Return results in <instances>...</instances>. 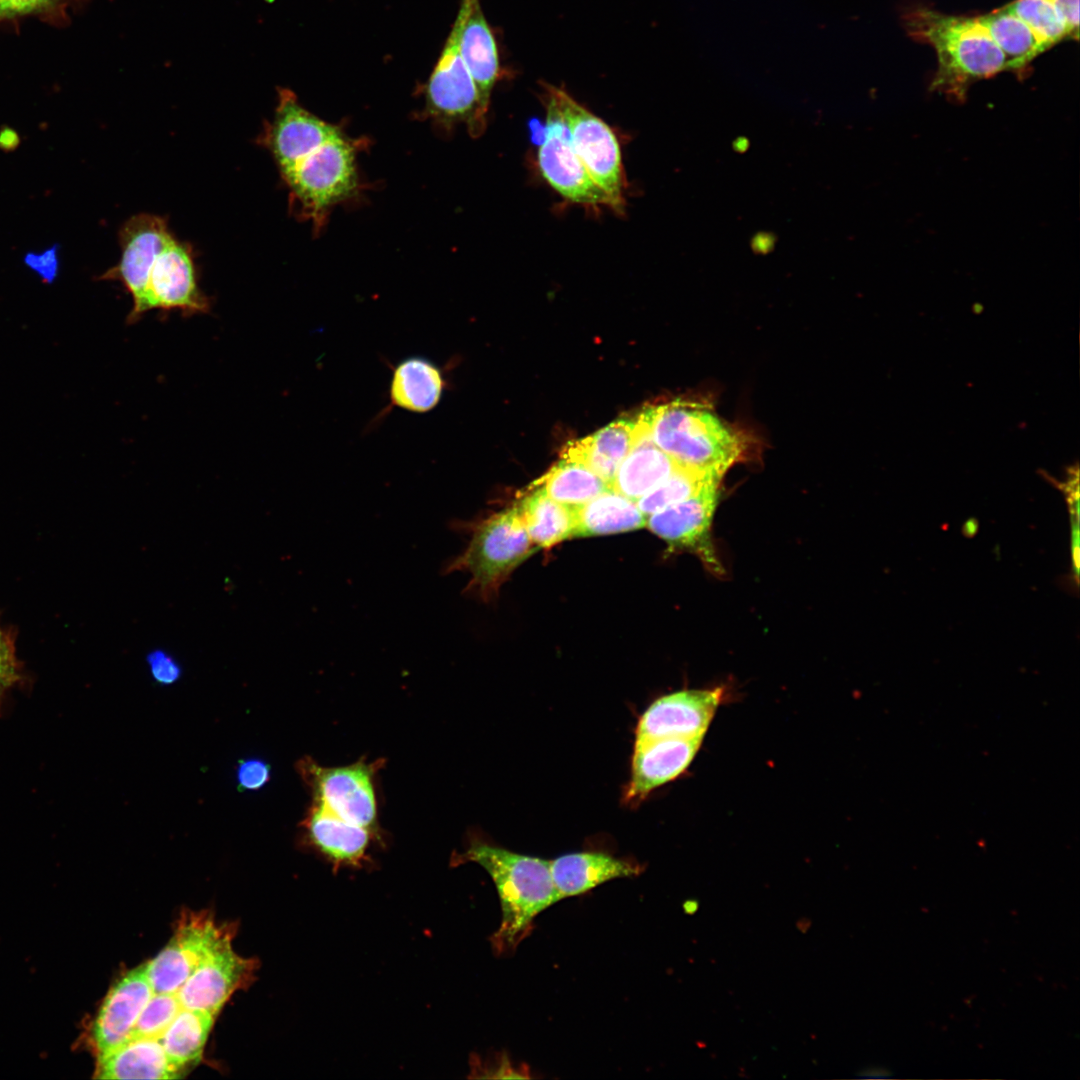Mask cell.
Listing matches in <instances>:
<instances>
[{
	"label": "cell",
	"mask_w": 1080,
	"mask_h": 1080,
	"mask_svg": "<svg viewBox=\"0 0 1080 1080\" xmlns=\"http://www.w3.org/2000/svg\"><path fill=\"white\" fill-rule=\"evenodd\" d=\"M637 417L651 441L679 466L719 479L749 449L746 435L723 422L705 401L671 400Z\"/></svg>",
	"instance_id": "obj_1"
},
{
	"label": "cell",
	"mask_w": 1080,
	"mask_h": 1080,
	"mask_svg": "<svg viewBox=\"0 0 1080 1080\" xmlns=\"http://www.w3.org/2000/svg\"><path fill=\"white\" fill-rule=\"evenodd\" d=\"M452 864L474 862L483 867L495 884L501 921L491 935L496 955H509L530 934L535 918L560 898L549 860L520 854L483 841H473Z\"/></svg>",
	"instance_id": "obj_2"
},
{
	"label": "cell",
	"mask_w": 1080,
	"mask_h": 1080,
	"mask_svg": "<svg viewBox=\"0 0 1080 1080\" xmlns=\"http://www.w3.org/2000/svg\"><path fill=\"white\" fill-rule=\"evenodd\" d=\"M912 38L932 46L938 69L931 88L957 98L969 85L1006 70L1005 58L977 18L918 8L905 17Z\"/></svg>",
	"instance_id": "obj_3"
},
{
	"label": "cell",
	"mask_w": 1080,
	"mask_h": 1080,
	"mask_svg": "<svg viewBox=\"0 0 1080 1080\" xmlns=\"http://www.w3.org/2000/svg\"><path fill=\"white\" fill-rule=\"evenodd\" d=\"M451 528L468 531L469 541L464 551L444 565L443 574L468 573L470 580L464 592L483 601H490L512 571L538 548L517 506L474 523L455 521Z\"/></svg>",
	"instance_id": "obj_4"
},
{
	"label": "cell",
	"mask_w": 1080,
	"mask_h": 1080,
	"mask_svg": "<svg viewBox=\"0 0 1080 1080\" xmlns=\"http://www.w3.org/2000/svg\"><path fill=\"white\" fill-rule=\"evenodd\" d=\"M357 146L339 128L325 142L279 171L296 216L312 221L320 229L329 211L355 194L359 185Z\"/></svg>",
	"instance_id": "obj_5"
},
{
	"label": "cell",
	"mask_w": 1080,
	"mask_h": 1080,
	"mask_svg": "<svg viewBox=\"0 0 1080 1080\" xmlns=\"http://www.w3.org/2000/svg\"><path fill=\"white\" fill-rule=\"evenodd\" d=\"M549 99L565 122L573 146L596 184L611 198L615 211L625 205L626 180L618 139L601 118L594 115L564 90L546 85Z\"/></svg>",
	"instance_id": "obj_6"
},
{
	"label": "cell",
	"mask_w": 1080,
	"mask_h": 1080,
	"mask_svg": "<svg viewBox=\"0 0 1080 1080\" xmlns=\"http://www.w3.org/2000/svg\"><path fill=\"white\" fill-rule=\"evenodd\" d=\"M425 114L446 127L466 123L473 137L486 127L474 80L459 51L454 22L441 54L424 86Z\"/></svg>",
	"instance_id": "obj_7"
},
{
	"label": "cell",
	"mask_w": 1080,
	"mask_h": 1080,
	"mask_svg": "<svg viewBox=\"0 0 1080 1080\" xmlns=\"http://www.w3.org/2000/svg\"><path fill=\"white\" fill-rule=\"evenodd\" d=\"M231 939V928L208 913H183L167 946L145 964L153 992L177 994L200 963Z\"/></svg>",
	"instance_id": "obj_8"
},
{
	"label": "cell",
	"mask_w": 1080,
	"mask_h": 1080,
	"mask_svg": "<svg viewBox=\"0 0 1080 1080\" xmlns=\"http://www.w3.org/2000/svg\"><path fill=\"white\" fill-rule=\"evenodd\" d=\"M297 767L311 788L313 803L348 822L370 830L375 828L374 765L357 762L343 767H323L311 759H303Z\"/></svg>",
	"instance_id": "obj_9"
},
{
	"label": "cell",
	"mask_w": 1080,
	"mask_h": 1080,
	"mask_svg": "<svg viewBox=\"0 0 1080 1080\" xmlns=\"http://www.w3.org/2000/svg\"><path fill=\"white\" fill-rule=\"evenodd\" d=\"M149 309L206 313L210 303L198 286L191 248L171 231L154 246L146 266Z\"/></svg>",
	"instance_id": "obj_10"
},
{
	"label": "cell",
	"mask_w": 1080,
	"mask_h": 1080,
	"mask_svg": "<svg viewBox=\"0 0 1080 1080\" xmlns=\"http://www.w3.org/2000/svg\"><path fill=\"white\" fill-rule=\"evenodd\" d=\"M545 139L537 153L538 168L545 181L566 200L586 206H608L611 198L592 179L578 156L569 130L553 103L546 98Z\"/></svg>",
	"instance_id": "obj_11"
},
{
	"label": "cell",
	"mask_w": 1080,
	"mask_h": 1080,
	"mask_svg": "<svg viewBox=\"0 0 1080 1080\" xmlns=\"http://www.w3.org/2000/svg\"><path fill=\"white\" fill-rule=\"evenodd\" d=\"M720 481L707 483L693 496L664 508L646 519L648 528L673 548L695 552L713 572L721 566L710 539Z\"/></svg>",
	"instance_id": "obj_12"
},
{
	"label": "cell",
	"mask_w": 1080,
	"mask_h": 1080,
	"mask_svg": "<svg viewBox=\"0 0 1080 1080\" xmlns=\"http://www.w3.org/2000/svg\"><path fill=\"white\" fill-rule=\"evenodd\" d=\"M723 697L720 687L682 690L662 696L639 718L635 741L704 737Z\"/></svg>",
	"instance_id": "obj_13"
},
{
	"label": "cell",
	"mask_w": 1080,
	"mask_h": 1080,
	"mask_svg": "<svg viewBox=\"0 0 1080 1080\" xmlns=\"http://www.w3.org/2000/svg\"><path fill=\"white\" fill-rule=\"evenodd\" d=\"M338 129L305 109L291 90L281 88L272 121L265 123L259 143L269 150L280 171L325 142Z\"/></svg>",
	"instance_id": "obj_14"
},
{
	"label": "cell",
	"mask_w": 1080,
	"mask_h": 1080,
	"mask_svg": "<svg viewBox=\"0 0 1080 1080\" xmlns=\"http://www.w3.org/2000/svg\"><path fill=\"white\" fill-rule=\"evenodd\" d=\"M704 737H667L635 741L631 776L623 800L642 801L654 789L674 780L690 765Z\"/></svg>",
	"instance_id": "obj_15"
},
{
	"label": "cell",
	"mask_w": 1080,
	"mask_h": 1080,
	"mask_svg": "<svg viewBox=\"0 0 1080 1080\" xmlns=\"http://www.w3.org/2000/svg\"><path fill=\"white\" fill-rule=\"evenodd\" d=\"M255 962L237 955L231 942L209 955L177 992L181 1006L212 1015L236 990L247 985Z\"/></svg>",
	"instance_id": "obj_16"
},
{
	"label": "cell",
	"mask_w": 1080,
	"mask_h": 1080,
	"mask_svg": "<svg viewBox=\"0 0 1080 1080\" xmlns=\"http://www.w3.org/2000/svg\"><path fill=\"white\" fill-rule=\"evenodd\" d=\"M153 993L145 964L127 972L112 986L92 1025V1041L98 1056L131 1038Z\"/></svg>",
	"instance_id": "obj_17"
},
{
	"label": "cell",
	"mask_w": 1080,
	"mask_h": 1080,
	"mask_svg": "<svg viewBox=\"0 0 1080 1080\" xmlns=\"http://www.w3.org/2000/svg\"><path fill=\"white\" fill-rule=\"evenodd\" d=\"M455 23L460 54L476 85L481 107L487 113L501 66L496 39L480 0H461Z\"/></svg>",
	"instance_id": "obj_18"
},
{
	"label": "cell",
	"mask_w": 1080,
	"mask_h": 1080,
	"mask_svg": "<svg viewBox=\"0 0 1080 1080\" xmlns=\"http://www.w3.org/2000/svg\"><path fill=\"white\" fill-rule=\"evenodd\" d=\"M302 826L310 844L334 870L341 866L361 867L368 860L370 829L348 822L315 803Z\"/></svg>",
	"instance_id": "obj_19"
},
{
	"label": "cell",
	"mask_w": 1080,
	"mask_h": 1080,
	"mask_svg": "<svg viewBox=\"0 0 1080 1080\" xmlns=\"http://www.w3.org/2000/svg\"><path fill=\"white\" fill-rule=\"evenodd\" d=\"M549 864L560 900L579 896L614 879L637 876L642 871L636 862L594 851L561 855L549 860Z\"/></svg>",
	"instance_id": "obj_20"
},
{
	"label": "cell",
	"mask_w": 1080,
	"mask_h": 1080,
	"mask_svg": "<svg viewBox=\"0 0 1080 1080\" xmlns=\"http://www.w3.org/2000/svg\"><path fill=\"white\" fill-rule=\"evenodd\" d=\"M183 1069L170 1061L156 1038L131 1037L98 1056L96 1077L101 1079H174Z\"/></svg>",
	"instance_id": "obj_21"
},
{
	"label": "cell",
	"mask_w": 1080,
	"mask_h": 1080,
	"mask_svg": "<svg viewBox=\"0 0 1080 1080\" xmlns=\"http://www.w3.org/2000/svg\"><path fill=\"white\" fill-rule=\"evenodd\" d=\"M678 467L671 457L651 441L636 416L633 446L619 465L610 487L637 501Z\"/></svg>",
	"instance_id": "obj_22"
},
{
	"label": "cell",
	"mask_w": 1080,
	"mask_h": 1080,
	"mask_svg": "<svg viewBox=\"0 0 1080 1080\" xmlns=\"http://www.w3.org/2000/svg\"><path fill=\"white\" fill-rule=\"evenodd\" d=\"M636 417H623L596 433L571 442L561 456L577 460L609 485L634 443Z\"/></svg>",
	"instance_id": "obj_23"
},
{
	"label": "cell",
	"mask_w": 1080,
	"mask_h": 1080,
	"mask_svg": "<svg viewBox=\"0 0 1080 1080\" xmlns=\"http://www.w3.org/2000/svg\"><path fill=\"white\" fill-rule=\"evenodd\" d=\"M446 387L440 367L423 357H409L393 369L389 407L428 412L438 405Z\"/></svg>",
	"instance_id": "obj_24"
},
{
	"label": "cell",
	"mask_w": 1080,
	"mask_h": 1080,
	"mask_svg": "<svg viewBox=\"0 0 1080 1080\" xmlns=\"http://www.w3.org/2000/svg\"><path fill=\"white\" fill-rule=\"evenodd\" d=\"M574 537L606 535L642 528L646 516L636 501L614 491L611 487L575 508Z\"/></svg>",
	"instance_id": "obj_25"
},
{
	"label": "cell",
	"mask_w": 1080,
	"mask_h": 1080,
	"mask_svg": "<svg viewBox=\"0 0 1080 1080\" xmlns=\"http://www.w3.org/2000/svg\"><path fill=\"white\" fill-rule=\"evenodd\" d=\"M516 506L531 541L537 547L550 548L574 537L575 508L553 500L539 486Z\"/></svg>",
	"instance_id": "obj_26"
},
{
	"label": "cell",
	"mask_w": 1080,
	"mask_h": 1080,
	"mask_svg": "<svg viewBox=\"0 0 1080 1080\" xmlns=\"http://www.w3.org/2000/svg\"><path fill=\"white\" fill-rule=\"evenodd\" d=\"M1002 52L1006 70L1023 69L1049 47L1015 14L1005 7L977 17Z\"/></svg>",
	"instance_id": "obj_27"
},
{
	"label": "cell",
	"mask_w": 1080,
	"mask_h": 1080,
	"mask_svg": "<svg viewBox=\"0 0 1080 1080\" xmlns=\"http://www.w3.org/2000/svg\"><path fill=\"white\" fill-rule=\"evenodd\" d=\"M536 484L550 498L572 508L584 505L610 488L586 465L564 456Z\"/></svg>",
	"instance_id": "obj_28"
},
{
	"label": "cell",
	"mask_w": 1080,
	"mask_h": 1080,
	"mask_svg": "<svg viewBox=\"0 0 1080 1080\" xmlns=\"http://www.w3.org/2000/svg\"><path fill=\"white\" fill-rule=\"evenodd\" d=\"M214 1015L182 1008L159 1038L166 1055L175 1065L184 1068L201 1057Z\"/></svg>",
	"instance_id": "obj_29"
},
{
	"label": "cell",
	"mask_w": 1080,
	"mask_h": 1080,
	"mask_svg": "<svg viewBox=\"0 0 1080 1080\" xmlns=\"http://www.w3.org/2000/svg\"><path fill=\"white\" fill-rule=\"evenodd\" d=\"M721 479L679 466L670 476L647 492L636 503L650 516L698 493L707 483Z\"/></svg>",
	"instance_id": "obj_30"
},
{
	"label": "cell",
	"mask_w": 1080,
	"mask_h": 1080,
	"mask_svg": "<svg viewBox=\"0 0 1080 1080\" xmlns=\"http://www.w3.org/2000/svg\"><path fill=\"white\" fill-rule=\"evenodd\" d=\"M1049 48L1067 36L1066 28L1049 0H1015L1005 6Z\"/></svg>",
	"instance_id": "obj_31"
},
{
	"label": "cell",
	"mask_w": 1080,
	"mask_h": 1080,
	"mask_svg": "<svg viewBox=\"0 0 1080 1080\" xmlns=\"http://www.w3.org/2000/svg\"><path fill=\"white\" fill-rule=\"evenodd\" d=\"M182 1008L177 994L153 993L141 1012L131 1037L159 1039Z\"/></svg>",
	"instance_id": "obj_32"
},
{
	"label": "cell",
	"mask_w": 1080,
	"mask_h": 1080,
	"mask_svg": "<svg viewBox=\"0 0 1080 1080\" xmlns=\"http://www.w3.org/2000/svg\"><path fill=\"white\" fill-rule=\"evenodd\" d=\"M23 680L22 665L16 656L14 632L0 624V712L8 691Z\"/></svg>",
	"instance_id": "obj_33"
},
{
	"label": "cell",
	"mask_w": 1080,
	"mask_h": 1080,
	"mask_svg": "<svg viewBox=\"0 0 1080 1080\" xmlns=\"http://www.w3.org/2000/svg\"><path fill=\"white\" fill-rule=\"evenodd\" d=\"M146 662L154 681L161 685H171L182 676V667L166 650L157 648L146 655Z\"/></svg>",
	"instance_id": "obj_34"
},
{
	"label": "cell",
	"mask_w": 1080,
	"mask_h": 1080,
	"mask_svg": "<svg viewBox=\"0 0 1080 1080\" xmlns=\"http://www.w3.org/2000/svg\"><path fill=\"white\" fill-rule=\"evenodd\" d=\"M237 782L241 788L255 791L263 787L270 779V768L260 759L241 761L236 771Z\"/></svg>",
	"instance_id": "obj_35"
},
{
	"label": "cell",
	"mask_w": 1080,
	"mask_h": 1080,
	"mask_svg": "<svg viewBox=\"0 0 1080 1080\" xmlns=\"http://www.w3.org/2000/svg\"><path fill=\"white\" fill-rule=\"evenodd\" d=\"M61 1L63 0H0V20L38 12L53 7Z\"/></svg>",
	"instance_id": "obj_36"
},
{
	"label": "cell",
	"mask_w": 1080,
	"mask_h": 1080,
	"mask_svg": "<svg viewBox=\"0 0 1080 1080\" xmlns=\"http://www.w3.org/2000/svg\"><path fill=\"white\" fill-rule=\"evenodd\" d=\"M1066 28L1067 36L1078 39L1079 0H1049Z\"/></svg>",
	"instance_id": "obj_37"
},
{
	"label": "cell",
	"mask_w": 1080,
	"mask_h": 1080,
	"mask_svg": "<svg viewBox=\"0 0 1080 1080\" xmlns=\"http://www.w3.org/2000/svg\"><path fill=\"white\" fill-rule=\"evenodd\" d=\"M887 1076V1071H883L881 1069H870L862 1073V1077L866 1078H885Z\"/></svg>",
	"instance_id": "obj_38"
},
{
	"label": "cell",
	"mask_w": 1080,
	"mask_h": 1080,
	"mask_svg": "<svg viewBox=\"0 0 1080 1080\" xmlns=\"http://www.w3.org/2000/svg\"><path fill=\"white\" fill-rule=\"evenodd\" d=\"M688 904H689V905H687V911L688 912H692L691 908H693L694 911L697 909V903L696 902H689Z\"/></svg>",
	"instance_id": "obj_39"
}]
</instances>
